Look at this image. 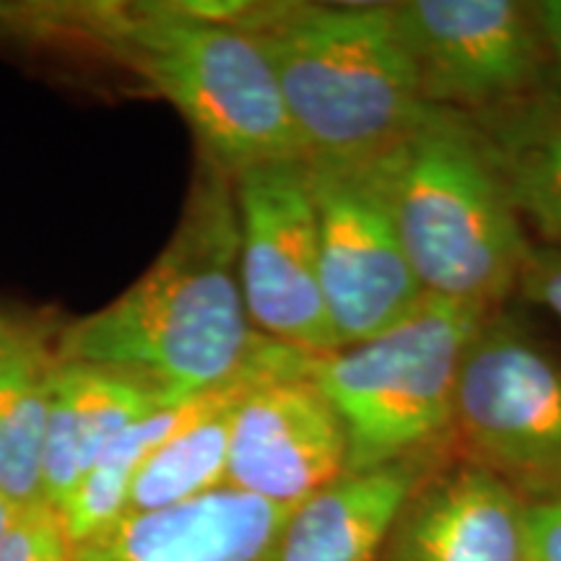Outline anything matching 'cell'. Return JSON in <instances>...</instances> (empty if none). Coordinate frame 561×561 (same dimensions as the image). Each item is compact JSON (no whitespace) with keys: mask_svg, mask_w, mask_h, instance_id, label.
<instances>
[{"mask_svg":"<svg viewBox=\"0 0 561 561\" xmlns=\"http://www.w3.org/2000/svg\"><path fill=\"white\" fill-rule=\"evenodd\" d=\"M0 561H76L62 512L47 502L21 510L0 541Z\"/></svg>","mask_w":561,"mask_h":561,"instance_id":"cell-17","label":"cell"},{"mask_svg":"<svg viewBox=\"0 0 561 561\" xmlns=\"http://www.w3.org/2000/svg\"><path fill=\"white\" fill-rule=\"evenodd\" d=\"M392 5L421 102L481 115L551 87L536 0H403Z\"/></svg>","mask_w":561,"mask_h":561,"instance_id":"cell-7","label":"cell"},{"mask_svg":"<svg viewBox=\"0 0 561 561\" xmlns=\"http://www.w3.org/2000/svg\"><path fill=\"white\" fill-rule=\"evenodd\" d=\"M318 210L320 271L339 346L369 341L426 299L405 255L377 159L307 161Z\"/></svg>","mask_w":561,"mask_h":561,"instance_id":"cell-9","label":"cell"},{"mask_svg":"<svg viewBox=\"0 0 561 561\" xmlns=\"http://www.w3.org/2000/svg\"><path fill=\"white\" fill-rule=\"evenodd\" d=\"M21 510H24V507H19V504L11 502L9 496L0 494V541H3L5 533L11 530V525H13V520H16V517H19Z\"/></svg>","mask_w":561,"mask_h":561,"instance_id":"cell-21","label":"cell"},{"mask_svg":"<svg viewBox=\"0 0 561 561\" xmlns=\"http://www.w3.org/2000/svg\"><path fill=\"white\" fill-rule=\"evenodd\" d=\"M538 24L551 66V87L561 91V0H536Z\"/></svg>","mask_w":561,"mask_h":561,"instance_id":"cell-20","label":"cell"},{"mask_svg":"<svg viewBox=\"0 0 561 561\" xmlns=\"http://www.w3.org/2000/svg\"><path fill=\"white\" fill-rule=\"evenodd\" d=\"M536 244L561 252V91L468 115Z\"/></svg>","mask_w":561,"mask_h":561,"instance_id":"cell-15","label":"cell"},{"mask_svg":"<svg viewBox=\"0 0 561 561\" xmlns=\"http://www.w3.org/2000/svg\"><path fill=\"white\" fill-rule=\"evenodd\" d=\"M11 328H13V325H9V322H3V320H0V341H3L5 335L11 333Z\"/></svg>","mask_w":561,"mask_h":561,"instance_id":"cell-22","label":"cell"},{"mask_svg":"<svg viewBox=\"0 0 561 561\" xmlns=\"http://www.w3.org/2000/svg\"><path fill=\"white\" fill-rule=\"evenodd\" d=\"M525 538L528 561H561V494L528 504Z\"/></svg>","mask_w":561,"mask_h":561,"instance_id":"cell-19","label":"cell"},{"mask_svg":"<svg viewBox=\"0 0 561 561\" xmlns=\"http://www.w3.org/2000/svg\"><path fill=\"white\" fill-rule=\"evenodd\" d=\"M528 502L447 455L398 515L380 561H528Z\"/></svg>","mask_w":561,"mask_h":561,"instance_id":"cell-11","label":"cell"},{"mask_svg":"<svg viewBox=\"0 0 561 561\" xmlns=\"http://www.w3.org/2000/svg\"><path fill=\"white\" fill-rule=\"evenodd\" d=\"M307 161L359 164L390 151L424 107L390 3H252Z\"/></svg>","mask_w":561,"mask_h":561,"instance_id":"cell-3","label":"cell"},{"mask_svg":"<svg viewBox=\"0 0 561 561\" xmlns=\"http://www.w3.org/2000/svg\"><path fill=\"white\" fill-rule=\"evenodd\" d=\"M517 297L541 307L561 322V252L533 242L525 257Z\"/></svg>","mask_w":561,"mask_h":561,"instance_id":"cell-18","label":"cell"},{"mask_svg":"<svg viewBox=\"0 0 561 561\" xmlns=\"http://www.w3.org/2000/svg\"><path fill=\"white\" fill-rule=\"evenodd\" d=\"M174 403L151 385L107 367L58 362L45 437V502L62 507L128 426Z\"/></svg>","mask_w":561,"mask_h":561,"instance_id":"cell-14","label":"cell"},{"mask_svg":"<svg viewBox=\"0 0 561 561\" xmlns=\"http://www.w3.org/2000/svg\"><path fill=\"white\" fill-rule=\"evenodd\" d=\"M91 32L180 112L210 164L237 174L305 159L268 53L244 26L146 3L91 13Z\"/></svg>","mask_w":561,"mask_h":561,"instance_id":"cell-4","label":"cell"},{"mask_svg":"<svg viewBox=\"0 0 561 561\" xmlns=\"http://www.w3.org/2000/svg\"><path fill=\"white\" fill-rule=\"evenodd\" d=\"M453 450L346 471L286 512L271 561H380L398 515Z\"/></svg>","mask_w":561,"mask_h":561,"instance_id":"cell-13","label":"cell"},{"mask_svg":"<svg viewBox=\"0 0 561 561\" xmlns=\"http://www.w3.org/2000/svg\"><path fill=\"white\" fill-rule=\"evenodd\" d=\"M284 507L231 486L153 512H128L76 546V561H271Z\"/></svg>","mask_w":561,"mask_h":561,"instance_id":"cell-12","label":"cell"},{"mask_svg":"<svg viewBox=\"0 0 561 561\" xmlns=\"http://www.w3.org/2000/svg\"><path fill=\"white\" fill-rule=\"evenodd\" d=\"M314 367L271 377L237 405L227 486L294 510L348 471V442Z\"/></svg>","mask_w":561,"mask_h":561,"instance_id":"cell-10","label":"cell"},{"mask_svg":"<svg viewBox=\"0 0 561 561\" xmlns=\"http://www.w3.org/2000/svg\"><path fill=\"white\" fill-rule=\"evenodd\" d=\"M271 346L244 307L234 178L201 157L161 255L123 297L68 325L55 356L123 371L185 401L242 377Z\"/></svg>","mask_w":561,"mask_h":561,"instance_id":"cell-1","label":"cell"},{"mask_svg":"<svg viewBox=\"0 0 561 561\" xmlns=\"http://www.w3.org/2000/svg\"><path fill=\"white\" fill-rule=\"evenodd\" d=\"M486 314L426 297L390 331L314 362V382L346 432L348 471L453 450L462 356Z\"/></svg>","mask_w":561,"mask_h":561,"instance_id":"cell-5","label":"cell"},{"mask_svg":"<svg viewBox=\"0 0 561 561\" xmlns=\"http://www.w3.org/2000/svg\"><path fill=\"white\" fill-rule=\"evenodd\" d=\"M453 455L528 504L561 494V356L507 307L483 318L462 356Z\"/></svg>","mask_w":561,"mask_h":561,"instance_id":"cell-6","label":"cell"},{"mask_svg":"<svg viewBox=\"0 0 561 561\" xmlns=\"http://www.w3.org/2000/svg\"><path fill=\"white\" fill-rule=\"evenodd\" d=\"M58 356L11 328L0 341V494L19 507L45 502V437Z\"/></svg>","mask_w":561,"mask_h":561,"instance_id":"cell-16","label":"cell"},{"mask_svg":"<svg viewBox=\"0 0 561 561\" xmlns=\"http://www.w3.org/2000/svg\"><path fill=\"white\" fill-rule=\"evenodd\" d=\"M231 178L240 216V280L252 328L280 346L333 354L341 346L322 291L307 159L265 161Z\"/></svg>","mask_w":561,"mask_h":561,"instance_id":"cell-8","label":"cell"},{"mask_svg":"<svg viewBox=\"0 0 561 561\" xmlns=\"http://www.w3.org/2000/svg\"><path fill=\"white\" fill-rule=\"evenodd\" d=\"M377 164L426 297L507 307L533 240L471 117L424 104Z\"/></svg>","mask_w":561,"mask_h":561,"instance_id":"cell-2","label":"cell"}]
</instances>
